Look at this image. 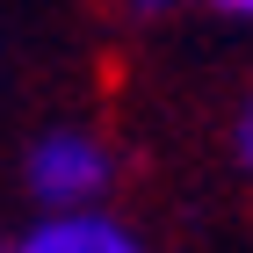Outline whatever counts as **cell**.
Here are the masks:
<instances>
[{
	"label": "cell",
	"mask_w": 253,
	"mask_h": 253,
	"mask_svg": "<svg viewBox=\"0 0 253 253\" xmlns=\"http://www.w3.org/2000/svg\"><path fill=\"white\" fill-rule=\"evenodd\" d=\"M217 15H232V22H253V0H210Z\"/></svg>",
	"instance_id": "cell-5"
},
{
	"label": "cell",
	"mask_w": 253,
	"mask_h": 253,
	"mask_svg": "<svg viewBox=\"0 0 253 253\" xmlns=\"http://www.w3.org/2000/svg\"><path fill=\"white\" fill-rule=\"evenodd\" d=\"M0 253H152V239L116 210H80V217H29Z\"/></svg>",
	"instance_id": "cell-2"
},
{
	"label": "cell",
	"mask_w": 253,
	"mask_h": 253,
	"mask_svg": "<svg viewBox=\"0 0 253 253\" xmlns=\"http://www.w3.org/2000/svg\"><path fill=\"white\" fill-rule=\"evenodd\" d=\"M123 159L116 145L87 123H58V130L29 137L22 152V188L37 203V217H80V210H109V188H116Z\"/></svg>",
	"instance_id": "cell-1"
},
{
	"label": "cell",
	"mask_w": 253,
	"mask_h": 253,
	"mask_svg": "<svg viewBox=\"0 0 253 253\" xmlns=\"http://www.w3.org/2000/svg\"><path fill=\"white\" fill-rule=\"evenodd\" d=\"M130 15H174V7H188V0H123Z\"/></svg>",
	"instance_id": "cell-4"
},
{
	"label": "cell",
	"mask_w": 253,
	"mask_h": 253,
	"mask_svg": "<svg viewBox=\"0 0 253 253\" xmlns=\"http://www.w3.org/2000/svg\"><path fill=\"white\" fill-rule=\"evenodd\" d=\"M232 159H239V174L253 181V87L239 94V109H232Z\"/></svg>",
	"instance_id": "cell-3"
}]
</instances>
